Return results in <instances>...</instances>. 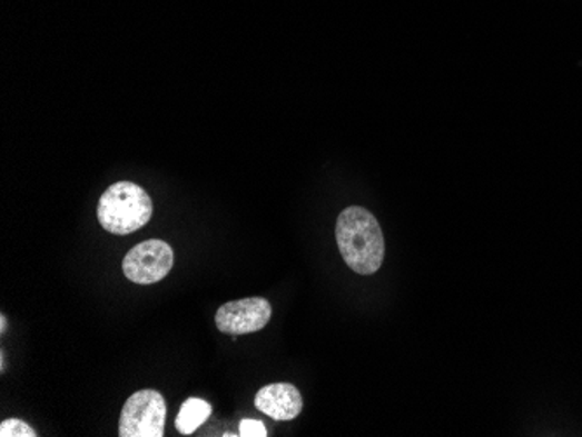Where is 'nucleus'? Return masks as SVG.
<instances>
[{
    "mask_svg": "<svg viewBox=\"0 0 582 437\" xmlns=\"http://www.w3.org/2000/svg\"><path fill=\"white\" fill-rule=\"evenodd\" d=\"M338 249L347 267L359 276H372L386 257V241L377 218L368 209L351 206L338 215Z\"/></svg>",
    "mask_w": 582,
    "mask_h": 437,
    "instance_id": "obj_1",
    "label": "nucleus"
},
{
    "mask_svg": "<svg viewBox=\"0 0 582 437\" xmlns=\"http://www.w3.org/2000/svg\"><path fill=\"white\" fill-rule=\"evenodd\" d=\"M154 205L149 193L134 181H117L101 193L98 221L107 232L128 236L149 224Z\"/></svg>",
    "mask_w": 582,
    "mask_h": 437,
    "instance_id": "obj_2",
    "label": "nucleus"
},
{
    "mask_svg": "<svg viewBox=\"0 0 582 437\" xmlns=\"http://www.w3.org/2000/svg\"><path fill=\"white\" fill-rule=\"evenodd\" d=\"M166 401L159 390L144 389L128 397L119 418L121 437H162L166 427Z\"/></svg>",
    "mask_w": 582,
    "mask_h": 437,
    "instance_id": "obj_3",
    "label": "nucleus"
},
{
    "mask_svg": "<svg viewBox=\"0 0 582 437\" xmlns=\"http://www.w3.org/2000/svg\"><path fill=\"white\" fill-rule=\"evenodd\" d=\"M174 248L161 239H150L135 246L122 261V272L137 285H156L174 269Z\"/></svg>",
    "mask_w": 582,
    "mask_h": 437,
    "instance_id": "obj_4",
    "label": "nucleus"
},
{
    "mask_svg": "<svg viewBox=\"0 0 582 437\" xmlns=\"http://www.w3.org/2000/svg\"><path fill=\"white\" fill-rule=\"evenodd\" d=\"M270 317H273V307L269 300L262 297L243 298L221 306L215 316V325L221 334L237 337V335L257 334L266 328Z\"/></svg>",
    "mask_w": 582,
    "mask_h": 437,
    "instance_id": "obj_5",
    "label": "nucleus"
},
{
    "mask_svg": "<svg viewBox=\"0 0 582 437\" xmlns=\"http://www.w3.org/2000/svg\"><path fill=\"white\" fill-rule=\"evenodd\" d=\"M255 406L274 420L288 421L300 415L304 399L292 384H270L258 390Z\"/></svg>",
    "mask_w": 582,
    "mask_h": 437,
    "instance_id": "obj_6",
    "label": "nucleus"
},
{
    "mask_svg": "<svg viewBox=\"0 0 582 437\" xmlns=\"http://www.w3.org/2000/svg\"><path fill=\"white\" fill-rule=\"evenodd\" d=\"M209 415H211V405L209 403L197 399V397H190L181 405L175 427L184 436H190L208 420Z\"/></svg>",
    "mask_w": 582,
    "mask_h": 437,
    "instance_id": "obj_7",
    "label": "nucleus"
},
{
    "mask_svg": "<svg viewBox=\"0 0 582 437\" xmlns=\"http://www.w3.org/2000/svg\"><path fill=\"white\" fill-rule=\"evenodd\" d=\"M0 436L2 437H36L39 434L20 418H9L0 424Z\"/></svg>",
    "mask_w": 582,
    "mask_h": 437,
    "instance_id": "obj_8",
    "label": "nucleus"
},
{
    "mask_svg": "<svg viewBox=\"0 0 582 437\" xmlns=\"http://www.w3.org/2000/svg\"><path fill=\"white\" fill-rule=\"evenodd\" d=\"M239 436L266 437L267 429L260 420H255V418H245V420L239 424Z\"/></svg>",
    "mask_w": 582,
    "mask_h": 437,
    "instance_id": "obj_9",
    "label": "nucleus"
},
{
    "mask_svg": "<svg viewBox=\"0 0 582 437\" xmlns=\"http://www.w3.org/2000/svg\"><path fill=\"white\" fill-rule=\"evenodd\" d=\"M6 329H8V319L6 316H0V334L4 335Z\"/></svg>",
    "mask_w": 582,
    "mask_h": 437,
    "instance_id": "obj_10",
    "label": "nucleus"
},
{
    "mask_svg": "<svg viewBox=\"0 0 582 437\" xmlns=\"http://www.w3.org/2000/svg\"><path fill=\"white\" fill-rule=\"evenodd\" d=\"M0 369H2V371L6 369L4 352H0Z\"/></svg>",
    "mask_w": 582,
    "mask_h": 437,
    "instance_id": "obj_11",
    "label": "nucleus"
}]
</instances>
